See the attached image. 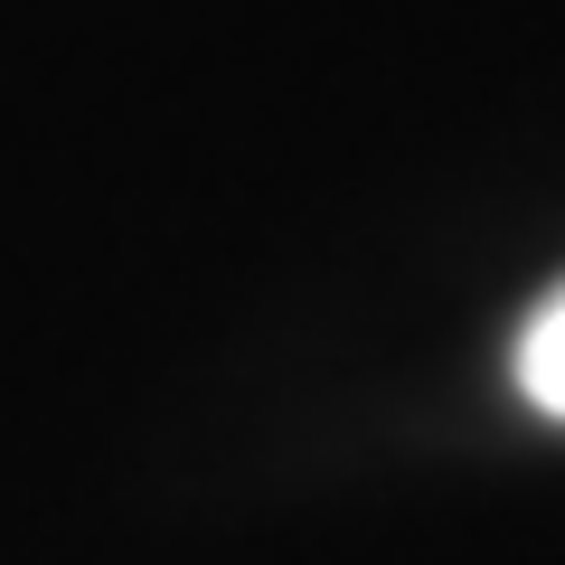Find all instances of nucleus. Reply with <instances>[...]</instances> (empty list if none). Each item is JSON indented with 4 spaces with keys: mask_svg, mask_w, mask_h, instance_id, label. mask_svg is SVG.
I'll return each mask as SVG.
<instances>
[{
    "mask_svg": "<svg viewBox=\"0 0 565 565\" xmlns=\"http://www.w3.org/2000/svg\"><path fill=\"white\" fill-rule=\"evenodd\" d=\"M509 377H519V396L537 405V415H556V424H565V282H556V292H546V302L519 321Z\"/></svg>",
    "mask_w": 565,
    "mask_h": 565,
    "instance_id": "f257e3e1",
    "label": "nucleus"
}]
</instances>
